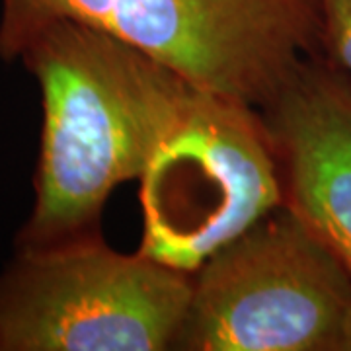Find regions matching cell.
I'll use <instances>...</instances> for the list:
<instances>
[{"mask_svg": "<svg viewBox=\"0 0 351 351\" xmlns=\"http://www.w3.org/2000/svg\"><path fill=\"white\" fill-rule=\"evenodd\" d=\"M14 61L38 80L43 108L34 207L14 246L47 248L98 234L108 197L141 180L199 88L75 20L32 32Z\"/></svg>", "mask_w": 351, "mask_h": 351, "instance_id": "6da1fadb", "label": "cell"}, {"mask_svg": "<svg viewBox=\"0 0 351 351\" xmlns=\"http://www.w3.org/2000/svg\"><path fill=\"white\" fill-rule=\"evenodd\" d=\"M55 20L104 29L201 90L262 110L322 55L318 0H2L0 57Z\"/></svg>", "mask_w": 351, "mask_h": 351, "instance_id": "7a4b0ae2", "label": "cell"}, {"mask_svg": "<svg viewBox=\"0 0 351 351\" xmlns=\"http://www.w3.org/2000/svg\"><path fill=\"white\" fill-rule=\"evenodd\" d=\"M189 299L191 274L101 232L16 250L0 274V351L174 350Z\"/></svg>", "mask_w": 351, "mask_h": 351, "instance_id": "3957f363", "label": "cell"}, {"mask_svg": "<svg viewBox=\"0 0 351 351\" xmlns=\"http://www.w3.org/2000/svg\"><path fill=\"white\" fill-rule=\"evenodd\" d=\"M141 207L138 252L186 274L283 207L262 112L199 88L141 176Z\"/></svg>", "mask_w": 351, "mask_h": 351, "instance_id": "277c9868", "label": "cell"}, {"mask_svg": "<svg viewBox=\"0 0 351 351\" xmlns=\"http://www.w3.org/2000/svg\"><path fill=\"white\" fill-rule=\"evenodd\" d=\"M351 274L287 207L195 274L176 351H339Z\"/></svg>", "mask_w": 351, "mask_h": 351, "instance_id": "5b68a950", "label": "cell"}, {"mask_svg": "<svg viewBox=\"0 0 351 351\" xmlns=\"http://www.w3.org/2000/svg\"><path fill=\"white\" fill-rule=\"evenodd\" d=\"M262 117L287 207L351 274V75L308 57Z\"/></svg>", "mask_w": 351, "mask_h": 351, "instance_id": "8992f818", "label": "cell"}, {"mask_svg": "<svg viewBox=\"0 0 351 351\" xmlns=\"http://www.w3.org/2000/svg\"><path fill=\"white\" fill-rule=\"evenodd\" d=\"M322 12V55L351 75V0H318Z\"/></svg>", "mask_w": 351, "mask_h": 351, "instance_id": "52a82bcc", "label": "cell"}, {"mask_svg": "<svg viewBox=\"0 0 351 351\" xmlns=\"http://www.w3.org/2000/svg\"><path fill=\"white\" fill-rule=\"evenodd\" d=\"M339 351H351V308L348 311V316L343 320L341 339H339Z\"/></svg>", "mask_w": 351, "mask_h": 351, "instance_id": "ba28073f", "label": "cell"}]
</instances>
